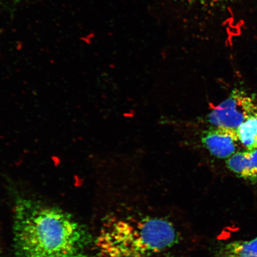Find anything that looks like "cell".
<instances>
[{
	"label": "cell",
	"instance_id": "5b68a950",
	"mask_svg": "<svg viewBox=\"0 0 257 257\" xmlns=\"http://www.w3.org/2000/svg\"><path fill=\"white\" fill-rule=\"evenodd\" d=\"M226 165L239 178L251 183L257 181V149L234 153L227 159Z\"/></svg>",
	"mask_w": 257,
	"mask_h": 257
},
{
	"label": "cell",
	"instance_id": "3957f363",
	"mask_svg": "<svg viewBox=\"0 0 257 257\" xmlns=\"http://www.w3.org/2000/svg\"><path fill=\"white\" fill-rule=\"evenodd\" d=\"M257 117V96L234 89L229 96L207 115L212 126L237 130L241 124Z\"/></svg>",
	"mask_w": 257,
	"mask_h": 257
},
{
	"label": "cell",
	"instance_id": "7a4b0ae2",
	"mask_svg": "<svg viewBox=\"0 0 257 257\" xmlns=\"http://www.w3.org/2000/svg\"><path fill=\"white\" fill-rule=\"evenodd\" d=\"M127 214L105 221L94 242L95 257H157L181 243V233L168 217Z\"/></svg>",
	"mask_w": 257,
	"mask_h": 257
},
{
	"label": "cell",
	"instance_id": "6da1fadb",
	"mask_svg": "<svg viewBox=\"0 0 257 257\" xmlns=\"http://www.w3.org/2000/svg\"><path fill=\"white\" fill-rule=\"evenodd\" d=\"M16 257H87L91 233L62 209L18 195L14 227Z\"/></svg>",
	"mask_w": 257,
	"mask_h": 257
},
{
	"label": "cell",
	"instance_id": "8992f818",
	"mask_svg": "<svg viewBox=\"0 0 257 257\" xmlns=\"http://www.w3.org/2000/svg\"><path fill=\"white\" fill-rule=\"evenodd\" d=\"M214 257H257V237L221 244L215 250Z\"/></svg>",
	"mask_w": 257,
	"mask_h": 257
},
{
	"label": "cell",
	"instance_id": "52a82bcc",
	"mask_svg": "<svg viewBox=\"0 0 257 257\" xmlns=\"http://www.w3.org/2000/svg\"><path fill=\"white\" fill-rule=\"evenodd\" d=\"M237 131L240 143L246 150L257 149V117L244 122Z\"/></svg>",
	"mask_w": 257,
	"mask_h": 257
},
{
	"label": "cell",
	"instance_id": "ba28073f",
	"mask_svg": "<svg viewBox=\"0 0 257 257\" xmlns=\"http://www.w3.org/2000/svg\"><path fill=\"white\" fill-rule=\"evenodd\" d=\"M211 1H214V0H211Z\"/></svg>",
	"mask_w": 257,
	"mask_h": 257
},
{
	"label": "cell",
	"instance_id": "277c9868",
	"mask_svg": "<svg viewBox=\"0 0 257 257\" xmlns=\"http://www.w3.org/2000/svg\"><path fill=\"white\" fill-rule=\"evenodd\" d=\"M201 142L212 156L220 159L233 155L240 143L237 130L216 126L202 133Z\"/></svg>",
	"mask_w": 257,
	"mask_h": 257
}]
</instances>
